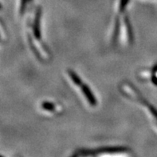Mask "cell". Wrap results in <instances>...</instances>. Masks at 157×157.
I'll return each instance as SVG.
<instances>
[{"instance_id":"6da1fadb","label":"cell","mask_w":157,"mask_h":157,"mask_svg":"<svg viewBox=\"0 0 157 157\" xmlns=\"http://www.w3.org/2000/svg\"><path fill=\"white\" fill-rule=\"evenodd\" d=\"M81 88H82V92L83 94L86 96V97L87 98L88 101L90 104V105L92 106H95L97 104V100H96L95 97L93 95V93L91 92V91L90 90V88H88L87 85H85V84H82L81 85Z\"/></svg>"},{"instance_id":"7a4b0ae2","label":"cell","mask_w":157,"mask_h":157,"mask_svg":"<svg viewBox=\"0 0 157 157\" xmlns=\"http://www.w3.org/2000/svg\"><path fill=\"white\" fill-rule=\"evenodd\" d=\"M68 72H69V76H70V78H71L72 81L74 82L76 85L81 86L82 84H83L82 81V80H81V78H79V76H78V75L75 73V72H73V71H71V70H69V71H68Z\"/></svg>"},{"instance_id":"3957f363","label":"cell","mask_w":157,"mask_h":157,"mask_svg":"<svg viewBox=\"0 0 157 157\" xmlns=\"http://www.w3.org/2000/svg\"><path fill=\"white\" fill-rule=\"evenodd\" d=\"M42 108L46 111H53L54 110H55V106L54 104H51V103H49V102H44L42 105Z\"/></svg>"}]
</instances>
